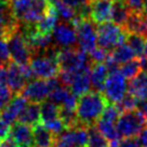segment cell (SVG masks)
Listing matches in <instances>:
<instances>
[{
    "instance_id": "6da1fadb",
    "label": "cell",
    "mask_w": 147,
    "mask_h": 147,
    "mask_svg": "<svg viewBox=\"0 0 147 147\" xmlns=\"http://www.w3.org/2000/svg\"><path fill=\"white\" fill-rule=\"evenodd\" d=\"M108 105V102L101 91L90 90L77 98L76 115L78 123L84 127L96 124L103 115V111Z\"/></svg>"
},
{
    "instance_id": "7a4b0ae2",
    "label": "cell",
    "mask_w": 147,
    "mask_h": 147,
    "mask_svg": "<svg viewBox=\"0 0 147 147\" xmlns=\"http://www.w3.org/2000/svg\"><path fill=\"white\" fill-rule=\"evenodd\" d=\"M60 48L52 46L46 50L32 54L29 66L32 68L34 77L49 79L57 77L60 73V66L57 62V53Z\"/></svg>"
},
{
    "instance_id": "3957f363",
    "label": "cell",
    "mask_w": 147,
    "mask_h": 147,
    "mask_svg": "<svg viewBox=\"0 0 147 147\" xmlns=\"http://www.w3.org/2000/svg\"><path fill=\"white\" fill-rule=\"evenodd\" d=\"M57 62L60 66V71L76 74L91 67V60L89 53L84 52L78 47L63 48L59 50Z\"/></svg>"
},
{
    "instance_id": "277c9868",
    "label": "cell",
    "mask_w": 147,
    "mask_h": 147,
    "mask_svg": "<svg viewBox=\"0 0 147 147\" xmlns=\"http://www.w3.org/2000/svg\"><path fill=\"white\" fill-rule=\"evenodd\" d=\"M62 84L60 79L57 77L53 78L43 79V78H37L29 80L23 90L21 91V95H23L28 102H34V103H42L46 100H48L49 94L51 91Z\"/></svg>"
},
{
    "instance_id": "5b68a950",
    "label": "cell",
    "mask_w": 147,
    "mask_h": 147,
    "mask_svg": "<svg viewBox=\"0 0 147 147\" xmlns=\"http://www.w3.org/2000/svg\"><path fill=\"white\" fill-rule=\"evenodd\" d=\"M147 125L145 115L141 109L122 111L117 120V130L120 138H134Z\"/></svg>"
},
{
    "instance_id": "8992f818",
    "label": "cell",
    "mask_w": 147,
    "mask_h": 147,
    "mask_svg": "<svg viewBox=\"0 0 147 147\" xmlns=\"http://www.w3.org/2000/svg\"><path fill=\"white\" fill-rule=\"evenodd\" d=\"M127 32H128L122 26L116 23L105 22L98 24L96 27L97 46L107 51H111L117 46L125 42Z\"/></svg>"
},
{
    "instance_id": "52a82bcc",
    "label": "cell",
    "mask_w": 147,
    "mask_h": 147,
    "mask_svg": "<svg viewBox=\"0 0 147 147\" xmlns=\"http://www.w3.org/2000/svg\"><path fill=\"white\" fill-rule=\"evenodd\" d=\"M5 40L8 42L11 60L18 65L29 64L32 59V51L20 29V26L11 32Z\"/></svg>"
},
{
    "instance_id": "ba28073f",
    "label": "cell",
    "mask_w": 147,
    "mask_h": 147,
    "mask_svg": "<svg viewBox=\"0 0 147 147\" xmlns=\"http://www.w3.org/2000/svg\"><path fill=\"white\" fill-rule=\"evenodd\" d=\"M103 94L110 104H117L128 92V81L119 70L109 73L106 79Z\"/></svg>"
},
{
    "instance_id": "9c48e42d",
    "label": "cell",
    "mask_w": 147,
    "mask_h": 147,
    "mask_svg": "<svg viewBox=\"0 0 147 147\" xmlns=\"http://www.w3.org/2000/svg\"><path fill=\"white\" fill-rule=\"evenodd\" d=\"M7 70H8V87L11 89L14 95L21 93L25 84L34 77L29 64L18 65L14 62H10L7 66Z\"/></svg>"
},
{
    "instance_id": "30bf717a",
    "label": "cell",
    "mask_w": 147,
    "mask_h": 147,
    "mask_svg": "<svg viewBox=\"0 0 147 147\" xmlns=\"http://www.w3.org/2000/svg\"><path fill=\"white\" fill-rule=\"evenodd\" d=\"M77 43L79 48L87 53H90L97 46L96 27L90 18L81 20L76 26Z\"/></svg>"
},
{
    "instance_id": "8fae6325",
    "label": "cell",
    "mask_w": 147,
    "mask_h": 147,
    "mask_svg": "<svg viewBox=\"0 0 147 147\" xmlns=\"http://www.w3.org/2000/svg\"><path fill=\"white\" fill-rule=\"evenodd\" d=\"M53 42L57 48H74L77 47V32L76 28L69 22H61L56 24L52 32Z\"/></svg>"
},
{
    "instance_id": "7c38bea8",
    "label": "cell",
    "mask_w": 147,
    "mask_h": 147,
    "mask_svg": "<svg viewBox=\"0 0 147 147\" xmlns=\"http://www.w3.org/2000/svg\"><path fill=\"white\" fill-rule=\"evenodd\" d=\"M10 138L18 147H35L32 127L21 121H15L10 128Z\"/></svg>"
},
{
    "instance_id": "4fadbf2b",
    "label": "cell",
    "mask_w": 147,
    "mask_h": 147,
    "mask_svg": "<svg viewBox=\"0 0 147 147\" xmlns=\"http://www.w3.org/2000/svg\"><path fill=\"white\" fill-rule=\"evenodd\" d=\"M27 104L28 101L23 95H21L20 93L15 94L9 104L0 111V117L9 125H12L15 121H18L21 113L23 111Z\"/></svg>"
},
{
    "instance_id": "5bb4252c",
    "label": "cell",
    "mask_w": 147,
    "mask_h": 147,
    "mask_svg": "<svg viewBox=\"0 0 147 147\" xmlns=\"http://www.w3.org/2000/svg\"><path fill=\"white\" fill-rule=\"evenodd\" d=\"M113 0H90V20L94 24H102L111 20Z\"/></svg>"
},
{
    "instance_id": "9a60e30c",
    "label": "cell",
    "mask_w": 147,
    "mask_h": 147,
    "mask_svg": "<svg viewBox=\"0 0 147 147\" xmlns=\"http://www.w3.org/2000/svg\"><path fill=\"white\" fill-rule=\"evenodd\" d=\"M77 98L78 96H76L70 91V89L64 84H60L59 87L53 89L48 97V100L55 103L60 107H69V108H76Z\"/></svg>"
},
{
    "instance_id": "2e32d148",
    "label": "cell",
    "mask_w": 147,
    "mask_h": 147,
    "mask_svg": "<svg viewBox=\"0 0 147 147\" xmlns=\"http://www.w3.org/2000/svg\"><path fill=\"white\" fill-rule=\"evenodd\" d=\"M59 18H60L59 13H57V10L55 8L54 3L51 0H49L46 14L43 15V18L39 22L36 23L37 30L41 34H52L54 27L56 26Z\"/></svg>"
},
{
    "instance_id": "e0dca14e",
    "label": "cell",
    "mask_w": 147,
    "mask_h": 147,
    "mask_svg": "<svg viewBox=\"0 0 147 147\" xmlns=\"http://www.w3.org/2000/svg\"><path fill=\"white\" fill-rule=\"evenodd\" d=\"M128 92L138 97L140 102L147 101V71L141 70L128 83Z\"/></svg>"
},
{
    "instance_id": "ac0fdd59",
    "label": "cell",
    "mask_w": 147,
    "mask_h": 147,
    "mask_svg": "<svg viewBox=\"0 0 147 147\" xmlns=\"http://www.w3.org/2000/svg\"><path fill=\"white\" fill-rule=\"evenodd\" d=\"M123 28L128 32H135L147 38V14L130 12Z\"/></svg>"
},
{
    "instance_id": "d6986e66",
    "label": "cell",
    "mask_w": 147,
    "mask_h": 147,
    "mask_svg": "<svg viewBox=\"0 0 147 147\" xmlns=\"http://www.w3.org/2000/svg\"><path fill=\"white\" fill-rule=\"evenodd\" d=\"M91 68V67H90ZM90 68L84 69L74 76L71 82L69 84L70 91L76 96H80L83 93L89 92L92 89L91 78H90Z\"/></svg>"
},
{
    "instance_id": "ffe728a7",
    "label": "cell",
    "mask_w": 147,
    "mask_h": 147,
    "mask_svg": "<svg viewBox=\"0 0 147 147\" xmlns=\"http://www.w3.org/2000/svg\"><path fill=\"white\" fill-rule=\"evenodd\" d=\"M32 135L35 147H52L54 144L55 135L42 122L32 127Z\"/></svg>"
},
{
    "instance_id": "44dd1931",
    "label": "cell",
    "mask_w": 147,
    "mask_h": 147,
    "mask_svg": "<svg viewBox=\"0 0 147 147\" xmlns=\"http://www.w3.org/2000/svg\"><path fill=\"white\" fill-rule=\"evenodd\" d=\"M108 75H109V71L104 62L92 64L90 68V78H91V86L93 90L101 92L103 91V88Z\"/></svg>"
},
{
    "instance_id": "7402d4cb",
    "label": "cell",
    "mask_w": 147,
    "mask_h": 147,
    "mask_svg": "<svg viewBox=\"0 0 147 147\" xmlns=\"http://www.w3.org/2000/svg\"><path fill=\"white\" fill-rule=\"evenodd\" d=\"M18 121H21V122L32 125V127L39 123L41 121L40 119V104L29 102L23 109V111L21 113Z\"/></svg>"
},
{
    "instance_id": "603a6c76",
    "label": "cell",
    "mask_w": 147,
    "mask_h": 147,
    "mask_svg": "<svg viewBox=\"0 0 147 147\" xmlns=\"http://www.w3.org/2000/svg\"><path fill=\"white\" fill-rule=\"evenodd\" d=\"M129 15H130V10L125 0H113L111 20L114 23L123 27Z\"/></svg>"
},
{
    "instance_id": "cb8c5ba5",
    "label": "cell",
    "mask_w": 147,
    "mask_h": 147,
    "mask_svg": "<svg viewBox=\"0 0 147 147\" xmlns=\"http://www.w3.org/2000/svg\"><path fill=\"white\" fill-rule=\"evenodd\" d=\"M96 127L100 130L104 136H105L108 141H115V140H119L120 135L117 130V122H113L109 120H105L100 118L98 121L96 122Z\"/></svg>"
},
{
    "instance_id": "d4e9b609",
    "label": "cell",
    "mask_w": 147,
    "mask_h": 147,
    "mask_svg": "<svg viewBox=\"0 0 147 147\" xmlns=\"http://www.w3.org/2000/svg\"><path fill=\"white\" fill-rule=\"evenodd\" d=\"M88 132H89V138H88L87 147H108L109 146V141L100 132L97 127L91 125L88 127Z\"/></svg>"
},
{
    "instance_id": "484cf974",
    "label": "cell",
    "mask_w": 147,
    "mask_h": 147,
    "mask_svg": "<svg viewBox=\"0 0 147 147\" xmlns=\"http://www.w3.org/2000/svg\"><path fill=\"white\" fill-rule=\"evenodd\" d=\"M60 117V106L50 100H46L40 103V119L42 122Z\"/></svg>"
},
{
    "instance_id": "4316f807",
    "label": "cell",
    "mask_w": 147,
    "mask_h": 147,
    "mask_svg": "<svg viewBox=\"0 0 147 147\" xmlns=\"http://www.w3.org/2000/svg\"><path fill=\"white\" fill-rule=\"evenodd\" d=\"M110 54L118 64H123V63H127L128 61L138 57L133 50L128 45H124V43L117 46L115 49H113Z\"/></svg>"
},
{
    "instance_id": "83f0119b",
    "label": "cell",
    "mask_w": 147,
    "mask_h": 147,
    "mask_svg": "<svg viewBox=\"0 0 147 147\" xmlns=\"http://www.w3.org/2000/svg\"><path fill=\"white\" fill-rule=\"evenodd\" d=\"M10 1H11V8L14 18L20 23L26 15V13L30 10L34 0H10Z\"/></svg>"
},
{
    "instance_id": "f1b7e54d",
    "label": "cell",
    "mask_w": 147,
    "mask_h": 147,
    "mask_svg": "<svg viewBox=\"0 0 147 147\" xmlns=\"http://www.w3.org/2000/svg\"><path fill=\"white\" fill-rule=\"evenodd\" d=\"M146 38L142 35H138L135 32H127V39L128 46L133 50L138 57H142L144 54V47H145Z\"/></svg>"
},
{
    "instance_id": "f546056e",
    "label": "cell",
    "mask_w": 147,
    "mask_h": 147,
    "mask_svg": "<svg viewBox=\"0 0 147 147\" xmlns=\"http://www.w3.org/2000/svg\"><path fill=\"white\" fill-rule=\"evenodd\" d=\"M51 1L54 3L55 8L57 10V13H59V18H62V21L73 23L74 20L77 18L76 10L64 3L62 0H51Z\"/></svg>"
},
{
    "instance_id": "4dcf8cb0",
    "label": "cell",
    "mask_w": 147,
    "mask_h": 147,
    "mask_svg": "<svg viewBox=\"0 0 147 147\" xmlns=\"http://www.w3.org/2000/svg\"><path fill=\"white\" fill-rule=\"evenodd\" d=\"M141 70H142V65H141V60H138V57L123 63L119 69V71L127 78V80L134 78Z\"/></svg>"
},
{
    "instance_id": "1f68e13d",
    "label": "cell",
    "mask_w": 147,
    "mask_h": 147,
    "mask_svg": "<svg viewBox=\"0 0 147 147\" xmlns=\"http://www.w3.org/2000/svg\"><path fill=\"white\" fill-rule=\"evenodd\" d=\"M116 106L118 107L120 113L127 111V110H132L138 108V106H140V100L138 97L134 96L132 93L127 92L125 95L116 104Z\"/></svg>"
},
{
    "instance_id": "d6a6232c",
    "label": "cell",
    "mask_w": 147,
    "mask_h": 147,
    "mask_svg": "<svg viewBox=\"0 0 147 147\" xmlns=\"http://www.w3.org/2000/svg\"><path fill=\"white\" fill-rule=\"evenodd\" d=\"M42 123L45 124L47 128L49 129L51 132L54 134L55 136L59 135V134H61L63 131H65V130L67 129L66 124L64 123V121L61 119V117L54 118V119L46 121V122H42Z\"/></svg>"
},
{
    "instance_id": "836d02e7",
    "label": "cell",
    "mask_w": 147,
    "mask_h": 147,
    "mask_svg": "<svg viewBox=\"0 0 147 147\" xmlns=\"http://www.w3.org/2000/svg\"><path fill=\"white\" fill-rule=\"evenodd\" d=\"M13 95V92L8 86H0V111L11 102Z\"/></svg>"
},
{
    "instance_id": "e575fe53",
    "label": "cell",
    "mask_w": 147,
    "mask_h": 147,
    "mask_svg": "<svg viewBox=\"0 0 147 147\" xmlns=\"http://www.w3.org/2000/svg\"><path fill=\"white\" fill-rule=\"evenodd\" d=\"M108 54H109V51H107L106 49H103L101 47L95 48L92 52L89 53L92 64H94V63H103L106 60Z\"/></svg>"
},
{
    "instance_id": "d590c367",
    "label": "cell",
    "mask_w": 147,
    "mask_h": 147,
    "mask_svg": "<svg viewBox=\"0 0 147 147\" xmlns=\"http://www.w3.org/2000/svg\"><path fill=\"white\" fill-rule=\"evenodd\" d=\"M11 56H10L9 47L7 40H0V65H8L10 63Z\"/></svg>"
},
{
    "instance_id": "8d00e7d4",
    "label": "cell",
    "mask_w": 147,
    "mask_h": 147,
    "mask_svg": "<svg viewBox=\"0 0 147 147\" xmlns=\"http://www.w3.org/2000/svg\"><path fill=\"white\" fill-rule=\"evenodd\" d=\"M130 12L144 13V0H125Z\"/></svg>"
},
{
    "instance_id": "74e56055",
    "label": "cell",
    "mask_w": 147,
    "mask_h": 147,
    "mask_svg": "<svg viewBox=\"0 0 147 147\" xmlns=\"http://www.w3.org/2000/svg\"><path fill=\"white\" fill-rule=\"evenodd\" d=\"M119 147H142L141 143L136 136L134 138H124L121 142H119Z\"/></svg>"
},
{
    "instance_id": "f35d334b",
    "label": "cell",
    "mask_w": 147,
    "mask_h": 147,
    "mask_svg": "<svg viewBox=\"0 0 147 147\" xmlns=\"http://www.w3.org/2000/svg\"><path fill=\"white\" fill-rule=\"evenodd\" d=\"M10 135V125L3 121V119L0 117V142L8 138Z\"/></svg>"
},
{
    "instance_id": "ab89813d",
    "label": "cell",
    "mask_w": 147,
    "mask_h": 147,
    "mask_svg": "<svg viewBox=\"0 0 147 147\" xmlns=\"http://www.w3.org/2000/svg\"><path fill=\"white\" fill-rule=\"evenodd\" d=\"M64 3L66 5H68L69 7H71L74 8L75 10L79 9V8H81L82 5H87L90 2V0H62Z\"/></svg>"
},
{
    "instance_id": "60d3db41",
    "label": "cell",
    "mask_w": 147,
    "mask_h": 147,
    "mask_svg": "<svg viewBox=\"0 0 147 147\" xmlns=\"http://www.w3.org/2000/svg\"><path fill=\"white\" fill-rule=\"evenodd\" d=\"M138 141L141 143V146L142 147H147V128L143 129L141 131V133L138 135Z\"/></svg>"
},
{
    "instance_id": "b9f144b4",
    "label": "cell",
    "mask_w": 147,
    "mask_h": 147,
    "mask_svg": "<svg viewBox=\"0 0 147 147\" xmlns=\"http://www.w3.org/2000/svg\"><path fill=\"white\" fill-rule=\"evenodd\" d=\"M0 147H18V146L14 143V141L10 138L9 135L5 140H3L2 142H0Z\"/></svg>"
},
{
    "instance_id": "7bdbcfd3",
    "label": "cell",
    "mask_w": 147,
    "mask_h": 147,
    "mask_svg": "<svg viewBox=\"0 0 147 147\" xmlns=\"http://www.w3.org/2000/svg\"><path fill=\"white\" fill-rule=\"evenodd\" d=\"M140 105H141V110L143 111V114L145 115L147 120V101L145 102H140Z\"/></svg>"
},
{
    "instance_id": "ee69618b",
    "label": "cell",
    "mask_w": 147,
    "mask_h": 147,
    "mask_svg": "<svg viewBox=\"0 0 147 147\" xmlns=\"http://www.w3.org/2000/svg\"><path fill=\"white\" fill-rule=\"evenodd\" d=\"M141 65H142V70L147 71V57H141Z\"/></svg>"
},
{
    "instance_id": "f6af8a7d",
    "label": "cell",
    "mask_w": 147,
    "mask_h": 147,
    "mask_svg": "<svg viewBox=\"0 0 147 147\" xmlns=\"http://www.w3.org/2000/svg\"><path fill=\"white\" fill-rule=\"evenodd\" d=\"M144 13L147 14V0H144Z\"/></svg>"
},
{
    "instance_id": "bcb514c9",
    "label": "cell",
    "mask_w": 147,
    "mask_h": 147,
    "mask_svg": "<svg viewBox=\"0 0 147 147\" xmlns=\"http://www.w3.org/2000/svg\"><path fill=\"white\" fill-rule=\"evenodd\" d=\"M144 53H145V55H146V57H147V38H146V40H145V47H144Z\"/></svg>"
}]
</instances>
